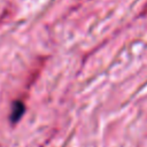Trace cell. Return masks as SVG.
<instances>
[{
	"mask_svg": "<svg viewBox=\"0 0 147 147\" xmlns=\"http://www.w3.org/2000/svg\"><path fill=\"white\" fill-rule=\"evenodd\" d=\"M23 111H24V106H23V103H22V102H16V103L14 105V107H13L11 121H13V122H16V121L21 117V115L23 114Z\"/></svg>",
	"mask_w": 147,
	"mask_h": 147,
	"instance_id": "1",
	"label": "cell"
}]
</instances>
